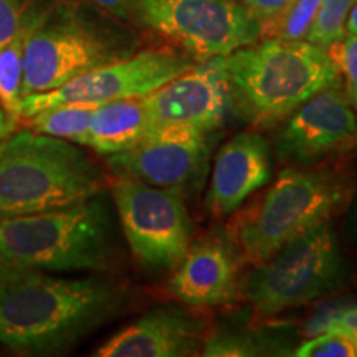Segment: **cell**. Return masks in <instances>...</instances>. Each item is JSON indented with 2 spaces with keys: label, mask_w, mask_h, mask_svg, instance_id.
Returning <instances> with one entry per match:
<instances>
[{
  "label": "cell",
  "mask_w": 357,
  "mask_h": 357,
  "mask_svg": "<svg viewBox=\"0 0 357 357\" xmlns=\"http://www.w3.org/2000/svg\"><path fill=\"white\" fill-rule=\"evenodd\" d=\"M326 329L346 333L357 341V306L337 312V314L334 316V318L329 321L328 324H326L324 331Z\"/></svg>",
  "instance_id": "cell-26"
},
{
  "label": "cell",
  "mask_w": 357,
  "mask_h": 357,
  "mask_svg": "<svg viewBox=\"0 0 357 357\" xmlns=\"http://www.w3.org/2000/svg\"><path fill=\"white\" fill-rule=\"evenodd\" d=\"M30 12L29 0H0V48L19 32Z\"/></svg>",
  "instance_id": "cell-24"
},
{
  "label": "cell",
  "mask_w": 357,
  "mask_h": 357,
  "mask_svg": "<svg viewBox=\"0 0 357 357\" xmlns=\"http://www.w3.org/2000/svg\"><path fill=\"white\" fill-rule=\"evenodd\" d=\"M95 108L96 106L86 105L48 106L25 118V121H29V129L32 131L84 146L89 119Z\"/></svg>",
  "instance_id": "cell-19"
},
{
  "label": "cell",
  "mask_w": 357,
  "mask_h": 357,
  "mask_svg": "<svg viewBox=\"0 0 357 357\" xmlns=\"http://www.w3.org/2000/svg\"><path fill=\"white\" fill-rule=\"evenodd\" d=\"M346 33L347 35H357V0L349 10V15L346 19Z\"/></svg>",
  "instance_id": "cell-29"
},
{
  "label": "cell",
  "mask_w": 357,
  "mask_h": 357,
  "mask_svg": "<svg viewBox=\"0 0 357 357\" xmlns=\"http://www.w3.org/2000/svg\"><path fill=\"white\" fill-rule=\"evenodd\" d=\"M294 0H240V3L252 13L260 24L275 20Z\"/></svg>",
  "instance_id": "cell-25"
},
{
  "label": "cell",
  "mask_w": 357,
  "mask_h": 357,
  "mask_svg": "<svg viewBox=\"0 0 357 357\" xmlns=\"http://www.w3.org/2000/svg\"><path fill=\"white\" fill-rule=\"evenodd\" d=\"M192 65L194 61L187 53L162 48L134 52L121 60L79 75L52 91L26 95L20 101L19 118H29L48 106H100L109 101L146 96Z\"/></svg>",
  "instance_id": "cell-10"
},
{
  "label": "cell",
  "mask_w": 357,
  "mask_h": 357,
  "mask_svg": "<svg viewBox=\"0 0 357 357\" xmlns=\"http://www.w3.org/2000/svg\"><path fill=\"white\" fill-rule=\"evenodd\" d=\"M105 185V174L75 142L32 129L0 141V217L68 207Z\"/></svg>",
  "instance_id": "cell-3"
},
{
  "label": "cell",
  "mask_w": 357,
  "mask_h": 357,
  "mask_svg": "<svg viewBox=\"0 0 357 357\" xmlns=\"http://www.w3.org/2000/svg\"><path fill=\"white\" fill-rule=\"evenodd\" d=\"M270 149L260 134L245 131L217 153L207 192V208L215 217L238 211L253 192L270 182Z\"/></svg>",
  "instance_id": "cell-14"
},
{
  "label": "cell",
  "mask_w": 357,
  "mask_h": 357,
  "mask_svg": "<svg viewBox=\"0 0 357 357\" xmlns=\"http://www.w3.org/2000/svg\"><path fill=\"white\" fill-rule=\"evenodd\" d=\"M151 129L144 96L109 101L93 109L84 146L105 155L118 154L141 142Z\"/></svg>",
  "instance_id": "cell-17"
},
{
  "label": "cell",
  "mask_w": 357,
  "mask_h": 357,
  "mask_svg": "<svg viewBox=\"0 0 357 357\" xmlns=\"http://www.w3.org/2000/svg\"><path fill=\"white\" fill-rule=\"evenodd\" d=\"M329 56L344 78L346 93L357 113V35H344L328 47Z\"/></svg>",
  "instance_id": "cell-23"
},
{
  "label": "cell",
  "mask_w": 357,
  "mask_h": 357,
  "mask_svg": "<svg viewBox=\"0 0 357 357\" xmlns=\"http://www.w3.org/2000/svg\"><path fill=\"white\" fill-rule=\"evenodd\" d=\"M111 194L137 263L153 271L174 270L185 257L194 231L184 197L126 176H118Z\"/></svg>",
  "instance_id": "cell-9"
},
{
  "label": "cell",
  "mask_w": 357,
  "mask_h": 357,
  "mask_svg": "<svg viewBox=\"0 0 357 357\" xmlns=\"http://www.w3.org/2000/svg\"><path fill=\"white\" fill-rule=\"evenodd\" d=\"M357 144V113L342 84L307 100L289 114L276 136L278 158L310 164Z\"/></svg>",
  "instance_id": "cell-13"
},
{
  "label": "cell",
  "mask_w": 357,
  "mask_h": 357,
  "mask_svg": "<svg viewBox=\"0 0 357 357\" xmlns=\"http://www.w3.org/2000/svg\"><path fill=\"white\" fill-rule=\"evenodd\" d=\"M121 35L70 7L43 10L26 38L22 100L60 88L70 79L131 55Z\"/></svg>",
  "instance_id": "cell-6"
},
{
  "label": "cell",
  "mask_w": 357,
  "mask_h": 357,
  "mask_svg": "<svg viewBox=\"0 0 357 357\" xmlns=\"http://www.w3.org/2000/svg\"><path fill=\"white\" fill-rule=\"evenodd\" d=\"M86 2L113 13L119 19H129L132 15V0H86Z\"/></svg>",
  "instance_id": "cell-27"
},
{
  "label": "cell",
  "mask_w": 357,
  "mask_h": 357,
  "mask_svg": "<svg viewBox=\"0 0 357 357\" xmlns=\"http://www.w3.org/2000/svg\"><path fill=\"white\" fill-rule=\"evenodd\" d=\"M132 15L197 61L261 38V24L240 0H132Z\"/></svg>",
  "instance_id": "cell-8"
},
{
  "label": "cell",
  "mask_w": 357,
  "mask_h": 357,
  "mask_svg": "<svg viewBox=\"0 0 357 357\" xmlns=\"http://www.w3.org/2000/svg\"><path fill=\"white\" fill-rule=\"evenodd\" d=\"M231 106L255 126L287 119L323 89L342 84L328 48L307 40L260 38L223 56Z\"/></svg>",
  "instance_id": "cell-2"
},
{
  "label": "cell",
  "mask_w": 357,
  "mask_h": 357,
  "mask_svg": "<svg viewBox=\"0 0 357 357\" xmlns=\"http://www.w3.org/2000/svg\"><path fill=\"white\" fill-rule=\"evenodd\" d=\"M202 326L177 307H158L116 333L96 351L100 357H184L200 347Z\"/></svg>",
  "instance_id": "cell-15"
},
{
  "label": "cell",
  "mask_w": 357,
  "mask_h": 357,
  "mask_svg": "<svg viewBox=\"0 0 357 357\" xmlns=\"http://www.w3.org/2000/svg\"><path fill=\"white\" fill-rule=\"evenodd\" d=\"M169 289L189 306H218L231 301L238 289L234 248L217 238L190 243L169 281Z\"/></svg>",
  "instance_id": "cell-16"
},
{
  "label": "cell",
  "mask_w": 357,
  "mask_h": 357,
  "mask_svg": "<svg viewBox=\"0 0 357 357\" xmlns=\"http://www.w3.org/2000/svg\"><path fill=\"white\" fill-rule=\"evenodd\" d=\"M144 105L153 129L181 128L213 132L234 108L223 56L199 60L184 73L146 95Z\"/></svg>",
  "instance_id": "cell-11"
},
{
  "label": "cell",
  "mask_w": 357,
  "mask_h": 357,
  "mask_svg": "<svg viewBox=\"0 0 357 357\" xmlns=\"http://www.w3.org/2000/svg\"><path fill=\"white\" fill-rule=\"evenodd\" d=\"M356 0H323L305 40L328 48L346 35V19Z\"/></svg>",
  "instance_id": "cell-21"
},
{
  "label": "cell",
  "mask_w": 357,
  "mask_h": 357,
  "mask_svg": "<svg viewBox=\"0 0 357 357\" xmlns=\"http://www.w3.org/2000/svg\"><path fill=\"white\" fill-rule=\"evenodd\" d=\"M298 357H357V341L349 334L326 329L294 352Z\"/></svg>",
  "instance_id": "cell-22"
},
{
  "label": "cell",
  "mask_w": 357,
  "mask_h": 357,
  "mask_svg": "<svg viewBox=\"0 0 357 357\" xmlns=\"http://www.w3.org/2000/svg\"><path fill=\"white\" fill-rule=\"evenodd\" d=\"M323 0H294L275 20L261 24V38L301 40L311 29Z\"/></svg>",
  "instance_id": "cell-20"
},
{
  "label": "cell",
  "mask_w": 357,
  "mask_h": 357,
  "mask_svg": "<svg viewBox=\"0 0 357 357\" xmlns=\"http://www.w3.org/2000/svg\"><path fill=\"white\" fill-rule=\"evenodd\" d=\"M349 182L333 171L284 169L278 181L235 222V242L252 265L266 261L347 204Z\"/></svg>",
  "instance_id": "cell-5"
},
{
  "label": "cell",
  "mask_w": 357,
  "mask_h": 357,
  "mask_svg": "<svg viewBox=\"0 0 357 357\" xmlns=\"http://www.w3.org/2000/svg\"><path fill=\"white\" fill-rule=\"evenodd\" d=\"M344 263L328 222L319 223L255 265L245 294L258 312L280 314L311 303L341 287Z\"/></svg>",
  "instance_id": "cell-7"
},
{
  "label": "cell",
  "mask_w": 357,
  "mask_h": 357,
  "mask_svg": "<svg viewBox=\"0 0 357 357\" xmlns=\"http://www.w3.org/2000/svg\"><path fill=\"white\" fill-rule=\"evenodd\" d=\"M43 10L30 8L29 15L19 32L6 47L0 48V105L8 111L13 119L19 118V106L22 101V83H24V52L26 38L32 32Z\"/></svg>",
  "instance_id": "cell-18"
},
{
  "label": "cell",
  "mask_w": 357,
  "mask_h": 357,
  "mask_svg": "<svg viewBox=\"0 0 357 357\" xmlns=\"http://www.w3.org/2000/svg\"><path fill=\"white\" fill-rule=\"evenodd\" d=\"M114 227L101 194L25 215L0 217V260L48 273L102 271L114 255Z\"/></svg>",
  "instance_id": "cell-4"
},
{
  "label": "cell",
  "mask_w": 357,
  "mask_h": 357,
  "mask_svg": "<svg viewBox=\"0 0 357 357\" xmlns=\"http://www.w3.org/2000/svg\"><path fill=\"white\" fill-rule=\"evenodd\" d=\"M208 151V134L160 128L153 129L131 149L108 155V166L116 176L139 178L184 197L187 190H194L204 181Z\"/></svg>",
  "instance_id": "cell-12"
},
{
  "label": "cell",
  "mask_w": 357,
  "mask_h": 357,
  "mask_svg": "<svg viewBox=\"0 0 357 357\" xmlns=\"http://www.w3.org/2000/svg\"><path fill=\"white\" fill-rule=\"evenodd\" d=\"M13 123H15V119H13L12 116L8 114V111L0 105V141H2L7 134L12 132Z\"/></svg>",
  "instance_id": "cell-28"
},
{
  "label": "cell",
  "mask_w": 357,
  "mask_h": 357,
  "mask_svg": "<svg viewBox=\"0 0 357 357\" xmlns=\"http://www.w3.org/2000/svg\"><path fill=\"white\" fill-rule=\"evenodd\" d=\"M123 300L111 280L63 278L0 260V346L29 356L68 351L113 318Z\"/></svg>",
  "instance_id": "cell-1"
}]
</instances>
